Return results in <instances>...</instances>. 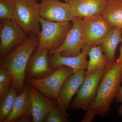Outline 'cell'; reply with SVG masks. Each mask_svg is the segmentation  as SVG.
I'll use <instances>...</instances> for the list:
<instances>
[{
    "label": "cell",
    "mask_w": 122,
    "mask_h": 122,
    "mask_svg": "<svg viewBox=\"0 0 122 122\" xmlns=\"http://www.w3.org/2000/svg\"><path fill=\"white\" fill-rule=\"evenodd\" d=\"M41 31L38 34L39 44L37 49L46 50L51 55L62 44L73 26L70 22H54L40 17Z\"/></svg>",
    "instance_id": "3957f363"
},
{
    "label": "cell",
    "mask_w": 122,
    "mask_h": 122,
    "mask_svg": "<svg viewBox=\"0 0 122 122\" xmlns=\"http://www.w3.org/2000/svg\"><path fill=\"white\" fill-rule=\"evenodd\" d=\"M86 72V69H82L74 73L65 81L61 87L58 105L66 112L70 107L73 96L85 81Z\"/></svg>",
    "instance_id": "5bb4252c"
},
{
    "label": "cell",
    "mask_w": 122,
    "mask_h": 122,
    "mask_svg": "<svg viewBox=\"0 0 122 122\" xmlns=\"http://www.w3.org/2000/svg\"><path fill=\"white\" fill-rule=\"evenodd\" d=\"M116 101L118 102H120L122 105L118 110V113L119 116L122 117V86H120L116 97Z\"/></svg>",
    "instance_id": "d4e9b609"
},
{
    "label": "cell",
    "mask_w": 122,
    "mask_h": 122,
    "mask_svg": "<svg viewBox=\"0 0 122 122\" xmlns=\"http://www.w3.org/2000/svg\"><path fill=\"white\" fill-rule=\"evenodd\" d=\"M73 69L63 66L57 68L50 75L40 79H25L26 83L31 85L44 96L59 101V92L65 81L73 74Z\"/></svg>",
    "instance_id": "5b68a950"
},
{
    "label": "cell",
    "mask_w": 122,
    "mask_h": 122,
    "mask_svg": "<svg viewBox=\"0 0 122 122\" xmlns=\"http://www.w3.org/2000/svg\"><path fill=\"white\" fill-rule=\"evenodd\" d=\"M45 122H70L66 112L59 105L55 107L46 116Z\"/></svg>",
    "instance_id": "7402d4cb"
},
{
    "label": "cell",
    "mask_w": 122,
    "mask_h": 122,
    "mask_svg": "<svg viewBox=\"0 0 122 122\" xmlns=\"http://www.w3.org/2000/svg\"><path fill=\"white\" fill-rule=\"evenodd\" d=\"M105 69H99L85 77V81L77 92V96L70 105L71 110H88L96 97L98 87Z\"/></svg>",
    "instance_id": "52a82bcc"
},
{
    "label": "cell",
    "mask_w": 122,
    "mask_h": 122,
    "mask_svg": "<svg viewBox=\"0 0 122 122\" xmlns=\"http://www.w3.org/2000/svg\"><path fill=\"white\" fill-rule=\"evenodd\" d=\"M122 46L120 47V54L118 59L116 61H118L119 62H120L122 64Z\"/></svg>",
    "instance_id": "484cf974"
},
{
    "label": "cell",
    "mask_w": 122,
    "mask_h": 122,
    "mask_svg": "<svg viewBox=\"0 0 122 122\" xmlns=\"http://www.w3.org/2000/svg\"><path fill=\"white\" fill-rule=\"evenodd\" d=\"M25 85L30 95L33 122H44L49 112L58 105V101L46 97L31 85Z\"/></svg>",
    "instance_id": "7c38bea8"
},
{
    "label": "cell",
    "mask_w": 122,
    "mask_h": 122,
    "mask_svg": "<svg viewBox=\"0 0 122 122\" xmlns=\"http://www.w3.org/2000/svg\"><path fill=\"white\" fill-rule=\"evenodd\" d=\"M0 19L16 22L14 0H0Z\"/></svg>",
    "instance_id": "44dd1931"
},
{
    "label": "cell",
    "mask_w": 122,
    "mask_h": 122,
    "mask_svg": "<svg viewBox=\"0 0 122 122\" xmlns=\"http://www.w3.org/2000/svg\"><path fill=\"white\" fill-rule=\"evenodd\" d=\"M101 45L92 46L88 52L90 60L85 73V77L91 74L97 70L106 68L109 63L107 57L103 54Z\"/></svg>",
    "instance_id": "ac0fdd59"
},
{
    "label": "cell",
    "mask_w": 122,
    "mask_h": 122,
    "mask_svg": "<svg viewBox=\"0 0 122 122\" xmlns=\"http://www.w3.org/2000/svg\"><path fill=\"white\" fill-rule=\"evenodd\" d=\"M41 0L42 1H44V0Z\"/></svg>",
    "instance_id": "4316f807"
},
{
    "label": "cell",
    "mask_w": 122,
    "mask_h": 122,
    "mask_svg": "<svg viewBox=\"0 0 122 122\" xmlns=\"http://www.w3.org/2000/svg\"><path fill=\"white\" fill-rule=\"evenodd\" d=\"M114 26L102 15L82 18L81 30L86 44L91 46L101 45Z\"/></svg>",
    "instance_id": "8992f818"
},
{
    "label": "cell",
    "mask_w": 122,
    "mask_h": 122,
    "mask_svg": "<svg viewBox=\"0 0 122 122\" xmlns=\"http://www.w3.org/2000/svg\"><path fill=\"white\" fill-rule=\"evenodd\" d=\"M33 122V118L32 113L30 112H27L21 116L17 119L15 122Z\"/></svg>",
    "instance_id": "cb8c5ba5"
},
{
    "label": "cell",
    "mask_w": 122,
    "mask_h": 122,
    "mask_svg": "<svg viewBox=\"0 0 122 122\" xmlns=\"http://www.w3.org/2000/svg\"><path fill=\"white\" fill-rule=\"evenodd\" d=\"M13 82V78L8 71L0 65V98L10 87Z\"/></svg>",
    "instance_id": "603a6c76"
},
{
    "label": "cell",
    "mask_w": 122,
    "mask_h": 122,
    "mask_svg": "<svg viewBox=\"0 0 122 122\" xmlns=\"http://www.w3.org/2000/svg\"><path fill=\"white\" fill-rule=\"evenodd\" d=\"M18 93L12 85L0 98V122H4L11 113Z\"/></svg>",
    "instance_id": "ffe728a7"
},
{
    "label": "cell",
    "mask_w": 122,
    "mask_h": 122,
    "mask_svg": "<svg viewBox=\"0 0 122 122\" xmlns=\"http://www.w3.org/2000/svg\"><path fill=\"white\" fill-rule=\"evenodd\" d=\"M49 56L48 51L39 50L37 48L35 49L26 66L25 80L44 78L54 72L56 69H52L49 66Z\"/></svg>",
    "instance_id": "8fae6325"
},
{
    "label": "cell",
    "mask_w": 122,
    "mask_h": 122,
    "mask_svg": "<svg viewBox=\"0 0 122 122\" xmlns=\"http://www.w3.org/2000/svg\"><path fill=\"white\" fill-rule=\"evenodd\" d=\"M28 36L16 21L0 20V58L8 54L15 47L25 41Z\"/></svg>",
    "instance_id": "ba28073f"
},
{
    "label": "cell",
    "mask_w": 122,
    "mask_h": 122,
    "mask_svg": "<svg viewBox=\"0 0 122 122\" xmlns=\"http://www.w3.org/2000/svg\"><path fill=\"white\" fill-rule=\"evenodd\" d=\"M82 18L76 16L72 21L73 26L65 41L52 54L59 53L63 56L73 57L81 53L83 46L86 44L82 33Z\"/></svg>",
    "instance_id": "30bf717a"
},
{
    "label": "cell",
    "mask_w": 122,
    "mask_h": 122,
    "mask_svg": "<svg viewBox=\"0 0 122 122\" xmlns=\"http://www.w3.org/2000/svg\"><path fill=\"white\" fill-rule=\"evenodd\" d=\"M92 47L85 44L81 53L75 56H63L60 53H54L49 56V66L54 69H57L63 66H69L73 69V73L79 70L87 69L89 61L86 60V57Z\"/></svg>",
    "instance_id": "4fadbf2b"
},
{
    "label": "cell",
    "mask_w": 122,
    "mask_h": 122,
    "mask_svg": "<svg viewBox=\"0 0 122 122\" xmlns=\"http://www.w3.org/2000/svg\"><path fill=\"white\" fill-rule=\"evenodd\" d=\"M122 82V63L117 61L109 62L99 84L96 97L81 122H91L96 115L106 116Z\"/></svg>",
    "instance_id": "6da1fadb"
},
{
    "label": "cell",
    "mask_w": 122,
    "mask_h": 122,
    "mask_svg": "<svg viewBox=\"0 0 122 122\" xmlns=\"http://www.w3.org/2000/svg\"><path fill=\"white\" fill-rule=\"evenodd\" d=\"M40 16L44 20L54 22L72 21L77 16L69 3L59 0H44L40 4Z\"/></svg>",
    "instance_id": "9c48e42d"
},
{
    "label": "cell",
    "mask_w": 122,
    "mask_h": 122,
    "mask_svg": "<svg viewBox=\"0 0 122 122\" xmlns=\"http://www.w3.org/2000/svg\"><path fill=\"white\" fill-rule=\"evenodd\" d=\"M38 44V35L30 33L25 41L0 58V65L6 68L11 74L13 78L12 85L18 95L24 89L26 66Z\"/></svg>",
    "instance_id": "7a4b0ae2"
},
{
    "label": "cell",
    "mask_w": 122,
    "mask_h": 122,
    "mask_svg": "<svg viewBox=\"0 0 122 122\" xmlns=\"http://www.w3.org/2000/svg\"><path fill=\"white\" fill-rule=\"evenodd\" d=\"M16 22L28 34L38 35L41 25L40 4L37 0H14Z\"/></svg>",
    "instance_id": "277c9868"
},
{
    "label": "cell",
    "mask_w": 122,
    "mask_h": 122,
    "mask_svg": "<svg viewBox=\"0 0 122 122\" xmlns=\"http://www.w3.org/2000/svg\"><path fill=\"white\" fill-rule=\"evenodd\" d=\"M72 6L77 16L82 18L102 15L107 0H65Z\"/></svg>",
    "instance_id": "9a60e30c"
},
{
    "label": "cell",
    "mask_w": 122,
    "mask_h": 122,
    "mask_svg": "<svg viewBox=\"0 0 122 122\" xmlns=\"http://www.w3.org/2000/svg\"><path fill=\"white\" fill-rule=\"evenodd\" d=\"M122 39V28L114 26L101 44L109 62L114 61L115 53L117 46Z\"/></svg>",
    "instance_id": "e0dca14e"
},
{
    "label": "cell",
    "mask_w": 122,
    "mask_h": 122,
    "mask_svg": "<svg viewBox=\"0 0 122 122\" xmlns=\"http://www.w3.org/2000/svg\"><path fill=\"white\" fill-rule=\"evenodd\" d=\"M102 15L113 26L122 28V0H107Z\"/></svg>",
    "instance_id": "d6986e66"
},
{
    "label": "cell",
    "mask_w": 122,
    "mask_h": 122,
    "mask_svg": "<svg viewBox=\"0 0 122 122\" xmlns=\"http://www.w3.org/2000/svg\"><path fill=\"white\" fill-rule=\"evenodd\" d=\"M31 112L30 95L26 86L18 95L14 104L11 113L4 122H15L18 118L27 112Z\"/></svg>",
    "instance_id": "2e32d148"
}]
</instances>
